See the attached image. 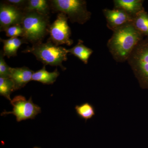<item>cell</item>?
<instances>
[{"instance_id": "1", "label": "cell", "mask_w": 148, "mask_h": 148, "mask_svg": "<svg viewBox=\"0 0 148 148\" xmlns=\"http://www.w3.org/2000/svg\"><path fill=\"white\" fill-rule=\"evenodd\" d=\"M144 37L132 23H130L113 32L107 43V47L114 60L123 63L127 61L135 47Z\"/></svg>"}, {"instance_id": "2", "label": "cell", "mask_w": 148, "mask_h": 148, "mask_svg": "<svg viewBox=\"0 0 148 148\" xmlns=\"http://www.w3.org/2000/svg\"><path fill=\"white\" fill-rule=\"evenodd\" d=\"M21 52L32 53L44 66H59L63 71L66 69L62 63L68 60V49L57 46L49 40L45 43L41 42L33 44L32 47L28 46Z\"/></svg>"}, {"instance_id": "3", "label": "cell", "mask_w": 148, "mask_h": 148, "mask_svg": "<svg viewBox=\"0 0 148 148\" xmlns=\"http://www.w3.org/2000/svg\"><path fill=\"white\" fill-rule=\"evenodd\" d=\"M21 26L24 34L22 38L33 45L41 42L49 34V15L34 11H24Z\"/></svg>"}, {"instance_id": "4", "label": "cell", "mask_w": 148, "mask_h": 148, "mask_svg": "<svg viewBox=\"0 0 148 148\" xmlns=\"http://www.w3.org/2000/svg\"><path fill=\"white\" fill-rule=\"evenodd\" d=\"M51 10L53 12L66 14L72 23L84 24L91 18V13L88 10L84 0H51L49 1Z\"/></svg>"}, {"instance_id": "5", "label": "cell", "mask_w": 148, "mask_h": 148, "mask_svg": "<svg viewBox=\"0 0 148 148\" xmlns=\"http://www.w3.org/2000/svg\"><path fill=\"white\" fill-rule=\"evenodd\" d=\"M127 61L140 87L148 90V37L135 47Z\"/></svg>"}, {"instance_id": "6", "label": "cell", "mask_w": 148, "mask_h": 148, "mask_svg": "<svg viewBox=\"0 0 148 148\" xmlns=\"http://www.w3.org/2000/svg\"><path fill=\"white\" fill-rule=\"evenodd\" d=\"M10 103L13 106L12 111H4L1 114V116L12 114L16 117L17 122L34 119L36 116L41 112V108L33 103L32 97L27 100L22 95H17L12 100Z\"/></svg>"}, {"instance_id": "7", "label": "cell", "mask_w": 148, "mask_h": 148, "mask_svg": "<svg viewBox=\"0 0 148 148\" xmlns=\"http://www.w3.org/2000/svg\"><path fill=\"white\" fill-rule=\"evenodd\" d=\"M68 19L66 14L60 12L57 15L56 19L50 25L49 29L50 37L48 40L57 46L64 44L70 46L73 43V40L70 38L71 32L68 25Z\"/></svg>"}, {"instance_id": "8", "label": "cell", "mask_w": 148, "mask_h": 148, "mask_svg": "<svg viewBox=\"0 0 148 148\" xmlns=\"http://www.w3.org/2000/svg\"><path fill=\"white\" fill-rule=\"evenodd\" d=\"M24 11L2 1L0 5V31L5 32L8 27L21 25Z\"/></svg>"}, {"instance_id": "9", "label": "cell", "mask_w": 148, "mask_h": 148, "mask_svg": "<svg viewBox=\"0 0 148 148\" xmlns=\"http://www.w3.org/2000/svg\"><path fill=\"white\" fill-rule=\"evenodd\" d=\"M103 14L107 21V27L113 32L126 24L132 23L133 18L121 9H104Z\"/></svg>"}, {"instance_id": "10", "label": "cell", "mask_w": 148, "mask_h": 148, "mask_svg": "<svg viewBox=\"0 0 148 148\" xmlns=\"http://www.w3.org/2000/svg\"><path fill=\"white\" fill-rule=\"evenodd\" d=\"M10 71V78L13 82L16 90L24 87L28 83L32 81V76L34 73L26 66L21 68L11 67Z\"/></svg>"}, {"instance_id": "11", "label": "cell", "mask_w": 148, "mask_h": 148, "mask_svg": "<svg viewBox=\"0 0 148 148\" xmlns=\"http://www.w3.org/2000/svg\"><path fill=\"white\" fill-rule=\"evenodd\" d=\"M143 0H114V8L121 9L125 11L132 18L144 9Z\"/></svg>"}, {"instance_id": "12", "label": "cell", "mask_w": 148, "mask_h": 148, "mask_svg": "<svg viewBox=\"0 0 148 148\" xmlns=\"http://www.w3.org/2000/svg\"><path fill=\"white\" fill-rule=\"evenodd\" d=\"M0 40L3 44V55L8 58L16 56L17 50L21 45L29 43L22 38H18V37L11 38L6 40L1 38Z\"/></svg>"}, {"instance_id": "13", "label": "cell", "mask_w": 148, "mask_h": 148, "mask_svg": "<svg viewBox=\"0 0 148 148\" xmlns=\"http://www.w3.org/2000/svg\"><path fill=\"white\" fill-rule=\"evenodd\" d=\"M60 75L57 69L53 72H49L46 70L45 66L42 69L35 72L32 76V81L38 82L44 84H52L55 82Z\"/></svg>"}, {"instance_id": "14", "label": "cell", "mask_w": 148, "mask_h": 148, "mask_svg": "<svg viewBox=\"0 0 148 148\" xmlns=\"http://www.w3.org/2000/svg\"><path fill=\"white\" fill-rule=\"evenodd\" d=\"M83 41L78 40L77 43L74 47L68 49V53H71L82 61L85 64L88 63V60L93 53V50L84 45Z\"/></svg>"}, {"instance_id": "15", "label": "cell", "mask_w": 148, "mask_h": 148, "mask_svg": "<svg viewBox=\"0 0 148 148\" xmlns=\"http://www.w3.org/2000/svg\"><path fill=\"white\" fill-rule=\"evenodd\" d=\"M51 10L49 1L28 0L24 11H34L45 15H49Z\"/></svg>"}, {"instance_id": "16", "label": "cell", "mask_w": 148, "mask_h": 148, "mask_svg": "<svg viewBox=\"0 0 148 148\" xmlns=\"http://www.w3.org/2000/svg\"><path fill=\"white\" fill-rule=\"evenodd\" d=\"M132 24L144 36L148 37V13L145 9L133 17Z\"/></svg>"}, {"instance_id": "17", "label": "cell", "mask_w": 148, "mask_h": 148, "mask_svg": "<svg viewBox=\"0 0 148 148\" xmlns=\"http://www.w3.org/2000/svg\"><path fill=\"white\" fill-rule=\"evenodd\" d=\"M75 109L78 116L85 121L91 119L95 115V108L88 103H83L79 106L77 105Z\"/></svg>"}, {"instance_id": "18", "label": "cell", "mask_w": 148, "mask_h": 148, "mask_svg": "<svg viewBox=\"0 0 148 148\" xmlns=\"http://www.w3.org/2000/svg\"><path fill=\"white\" fill-rule=\"evenodd\" d=\"M14 83L10 78L0 77V95L5 98L12 101L10 94L15 91Z\"/></svg>"}, {"instance_id": "19", "label": "cell", "mask_w": 148, "mask_h": 148, "mask_svg": "<svg viewBox=\"0 0 148 148\" xmlns=\"http://www.w3.org/2000/svg\"><path fill=\"white\" fill-rule=\"evenodd\" d=\"M5 32L7 36L10 38L20 37H24V31L21 25H15L11 26L6 29Z\"/></svg>"}, {"instance_id": "20", "label": "cell", "mask_w": 148, "mask_h": 148, "mask_svg": "<svg viewBox=\"0 0 148 148\" xmlns=\"http://www.w3.org/2000/svg\"><path fill=\"white\" fill-rule=\"evenodd\" d=\"M3 51H0V77L10 78L11 67L9 66L4 58Z\"/></svg>"}, {"instance_id": "21", "label": "cell", "mask_w": 148, "mask_h": 148, "mask_svg": "<svg viewBox=\"0 0 148 148\" xmlns=\"http://www.w3.org/2000/svg\"><path fill=\"white\" fill-rule=\"evenodd\" d=\"M27 1L26 0H7L3 2L24 11Z\"/></svg>"}, {"instance_id": "22", "label": "cell", "mask_w": 148, "mask_h": 148, "mask_svg": "<svg viewBox=\"0 0 148 148\" xmlns=\"http://www.w3.org/2000/svg\"><path fill=\"white\" fill-rule=\"evenodd\" d=\"M33 148H40L39 147H34Z\"/></svg>"}]
</instances>
